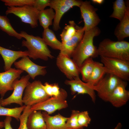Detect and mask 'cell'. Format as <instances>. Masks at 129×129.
Listing matches in <instances>:
<instances>
[{
    "label": "cell",
    "instance_id": "obj_40",
    "mask_svg": "<svg viewBox=\"0 0 129 129\" xmlns=\"http://www.w3.org/2000/svg\"><path fill=\"white\" fill-rule=\"evenodd\" d=\"M4 122H0V129H2L4 127Z\"/></svg>",
    "mask_w": 129,
    "mask_h": 129
},
{
    "label": "cell",
    "instance_id": "obj_20",
    "mask_svg": "<svg viewBox=\"0 0 129 129\" xmlns=\"http://www.w3.org/2000/svg\"><path fill=\"white\" fill-rule=\"evenodd\" d=\"M114 34L118 41L123 40L129 36V7L128 5L123 18L116 26Z\"/></svg>",
    "mask_w": 129,
    "mask_h": 129
},
{
    "label": "cell",
    "instance_id": "obj_3",
    "mask_svg": "<svg viewBox=\"0 0 129 129\" xmlns=\"http://www.w3.org/2000/svg\"><path fill=\"white\" fill-rule=\"evenodd\" d=\"M20 34L26 40H22V45L27 48L29 57L35 60L40 59L45 61L54 57L42 38L29 35L24 31L21 32Z\"/></svg>",
    "mask_w": 129,
    "mask_h": 129
},
{
    "label": "cell",
    "instance_id": "obj_30",
    "mask_svg": "<svg viewBox=\"0 0 129 129\" xmlns=\"http://www.w3.org/2000/svg\"><path fill=\"white\" fill-rule=\"evenodd\" d=\"M80 111L72 110L70 116L68 118L66 122V125L68 129H83L80 127L78 122V116Z\"/></svg>",
    "mask_w": 129,
    "mask_h": 129
},
{
    "label": "cell",
    "instance_id": "obj_8",
    "mask_svg": "<svg viewBox=\"0 0 129 129\" xmlns=\"http://www.w3.org/2000/svg\"><path fill=\"white\" fill-rule=\"evenodd\" d=\"M39 12L32 6L26 5L21 7H9L5 12L6 15L12 14L19 17L22 22L28 24L32 28L38 26Z\"/></svg>",
    "mask_w": 129,
    "mask_h": 129
},
{
    "label": "cell",
    "instance_id": "obj_34",
    "mask_svg": "<svg viewBox=\"0 0 129 129\" xmlns=\"http://www.w3.org/2000/svg\"><path fill=\"white\" fill-rule=\"evenodd\" d=\"M50 0H34L32 6L39 12L45 9L47 6H49Z\"/></svg>",
    "mask_w": 129,
    "mask_h": 129
},
{
    "label": "cell",
    "instance_id": "obj_6",
    "mask_svg": "<svg viewBox=\"0 0 129 129\" xmlns=\"http://www.w3.org/2000/svg\"><path fill=\"white\" fill-rule=\"evenodd\" d=\"M107 74L113 75L122 80H129V61L100 57Z\"/></svg>",
    "mask_w": 129,
    "mask_h": 129
},
{
    "label": "cell",
    "instance_id": "obj_37",
    "mask_svg": "<svg viewBox=\"0 0 129 129\" xmlns=\"http://www.w3.org/2000/svg\"><path fill=\"white\" fill-rule=\"evenodd\" d=\"M11 117L6 116L4 121L5 129H13L11 124Z\"/></svg>",
    "mask_w": 129,
    "mask_h": 129
},
{
    "label": "cell",
    "instance_id": "obj_29",
    "mask_svg": "<svg viewBox=\"0 0 129 129\" xmlns=\"http://www.w3.org/2000/svg\"><path fill=\"white\" fill-rule=\"evenodd\" d=\"M26 106L24 105L19 107L9 108H5L0 105V116L12 117L19 121L21 113Z\"/></svg>",
    "mask_w": 129,
    "mask_h": 129
},
{
    "label": "cell",
    "instance_id": "obj_23",
    "mask_svg": "<svg viewBox=\"0 0 129 129\" xmlns=\"http://www.w3.org/2000/svg\"><path fill=\"white\" fill-rule=\"evenodd\" d=\"M43 40L47 45L53 49L61 50L62 43L56 38L54 32L49 28L44 30L42 33Z\"/></svg>",
    "mask_w": 129,
    "mask_h": 129
},
{
    "label": "cell",
    "instance_id": "obj_12",
    "mask_svg": "<svg viewBox=\"0 0 129 129\" xmlns=\"http://www.w3.org/2000/svg\"><path fill=\"white\" fill-rule=\"evenodd\" d=\"M56 64L59 69L69 80L79 77V68L70 57L59 53L57 58Z\"/></svg>",
    "mask_w": 129,
    "mask_h": 129
},
{
    "label": "cell",
    "instance_id": "obj_33",
    "mask_svg": "<svg viewBox=\"0 0 129 129\" xmlns=\"http://www.w3.org/2000/svg\"><path fill=\"white\" fill-rule=\"evenodd\" d=\"M77 119L79 125L83 128L88 127L91 121L87 111L80 112L78 115Z\"/></svg>",
    "mask_w": 129,
    "mask_h": 129
},
{
    "label": "cell",
    "instance_id": "obj_14",
    "mask_svg": "<svg viewBox=\"0 0 129 129\" xmlns=\"http://www.w3.org/2000/svg\"><path fill=\"white\" fill-rule=\"evenodd\" d=\"M23 72L21 70L11 68L4 72H0V95L1 98L7 91L13 90V82L19 78Z\"/></svg>",
    "mask_w": 129,
    "mask_h": 129
},
{
    "label": "cell",
    "instance_id": "obj_21",
    "mask_svg": "<svg viewBox=\"0 0 129 129\" xmlns=\"http://www.w3.org/2000/svg\"><path fill=\"white\" fill-rule=\"evenodd\" d=\"M27 125L28 129H47L40 110L32 111L29 115Z\"/></svg>",
    "mask_w": 129,
    "mask_h": 129
},
{
    "label": "cell",
    "instance_id": "obj_25",
    "mask_svg": "<svg viewBox=\"0 0 129 129\" xmlns=\"http://www.w3.org/2000/svg\"><path fill=\"white\" fill-rule=\"evenodd\" d=\"M123 0H116L113 3V11L110 17L117 19L121 21L125 15L128 6Z\"/></svg>",
    "mask_w": 129,
    "mask_h": 129
},
{
    "label": "cell",
    "instance_id": "obj_38",
    "mask_svg": "<svg viewBox=\"0 0 129 129\" xmlns=\"http://www.w3.org/2000/svg\"><path fill=\"white\" fill-rule=\"evenodd\" d=\"M91 1L94 4L101 5L103 3L104 0H92Z\"/></svg>",
    "mask_w": 129,
    "mask_h": 129
},
{
    "label": "cell",
    "instance_id": "obj_9",
    "mask_svg": "<svg viewBox=\"0 0 129 129\" xmlns=\"http://www.w3.org/2000/svg\"><path fill=\"white\" fill-rule=\"evenodd\" d=\"M30 77L29 75L22 76L19 80L17 79L13 82L12 87L13 91L11 94L7 98H0V105L5 106L15 103L21 106H23L22 96L24 90L30 82Z\"/></svg>",
    "mask_w": 129,
    "mask_h": 129
},
{
    "label": "cell",
    "instance_id": "obj_28",
    "mask_svg": "<svg viewBox=\"0 0 129 129\" xmlns=\"http://www.w3.org/2000/svg\"><path fill=\"white\" fill-rule=\"evenodd\" d=\"M0 29L9 35L21 39L22 37L13 28L9 19L6 16H0Z\"/></svg>",
    "mask_w": 129,
    "mask_h": 129
},
{
    "label": "cell",
    "instance_id": "obj_19",
    "mask_svg": "<svg viewBox=\"0 0 129 129\" xmlns=\"http://www.w3.org/2000/svg\"><path fill=\"white\" fill-rule=\"evenodd\" d=\"M46 125L47 129H68L66 125L68 118L64 117L59 113L51 116L46 112L42 113Z\"/></svg>",
    "mask_w": 129,
    "mask_h": 129
},
{
    "label": "cell",
    "instance_id": "obj_2",
    "mask_svg": "<svg viewBox=\"0 0 129 129\" xmlns=\"http://www.w3.org/2000/svg\"><path fill=\"white\" fill-rule=\"evenodd\" d=\"M100 57L129 61V42L125 41H114L103 39L97 48Z\"/></svg>",
    "mask_w": 129,
    "mask_h": 129
},
{
    "label": "cell",
    "instance_id": "obj_5",
    "mask_svg": "<svg viewBox=\"0 0 129 129\" xmlns=\"http://www.w3.org/2000/svg\"><path fill=\"white\" fill-rule=\"evenodd\" d=\"M42 82L39 80L29 83L25 89L22 98L24 105L32 106L50 97L45 91Z\"/></svg>",
    "mask_w": 129,
    "mask_h": 129
},
{
    "label": "cell",
    "instance_id": "obj_31",
    "mask_svg": "<svg viewBox=\"0 0 129 129\" xmlns=\"http://www.w3.org/2000/svg\"><path fill=\"white\" fill-rule=\"evenodd\" d=\"M9 7H21L26 5L32 6L34 0H1Z\"/></svg>",
    "mask_w": 129,
    "mask_h": 129
},
{
    "label": "cell",
    "instance_id": "obj_10",
    "mask_svg": "<svg viewBox=\"0 0 129 129\" xmlns=\"http://www.w3.org/2000/svg\"><path fill=\"white\" fill-rule=\"evenodd\" d=\"M82 1L77 0H51L49 6L55 12L53 29L57 31L60 28L59 23L63 15L74 6L79 7Z\"/></svg>",
    "mask_w": 129,
    "mask_h": 129
},
{
    "label": "cell",
    "instance_id": "obj_24",
    "mask_svg": "<svg viewBox=\"0 0 129 129\" xmlns=\"http://www.w3.org/2000/svg\"><path fill=\"white\" fill-rule=\"evenodd\" d=\"M55 16L54 10L50 7L39 12L38 20L44 30L49 28V27L53 24L52 20Z\"/></svg>",
    "mask_w": 129,
    "mask_h": 129
},
{
    "label": "cell",
    "instance_id": "obj_17",
    "mask_svg": "<svg viewBox=\"0 0 129 129\" xmlns=\"http://www.w3.org/2000/svg\"><path fill=\"white\" fill-rule=\"evenodd\" d=\"M0 54L4 63V69L5 71L11 68L12 64L18 59L24 56H29L27 50L15 51L10 50L0 46Z\"/></svg>",
    "mask_w": 129,
    "mask_h": 129
},
{
    "label": "cell",
    "instance_id": "obj_35",
    "mask_svg": "<svg viewBox=\"0 0 129 129\" xmlns=\"http://www.w3.org/2000/svg\"><path fill=\"white\" fill-rule=\"evenodd\" d=\"M43 87L46 93L50 97H52V84L46 82L43 85Z\"/></svg>",
    "mask_w": 129,
    "mask_h": 129
},
{
    "label": "cell",
    "instance_id": "obj_15",
    "mask_svg": "<svg viewBox=\"0 0 129 129\" xmlns=\"http://www.w3.org/2000/svg\"><path fill=\"white\" fill-rule=\"evenodd\" d=\"M127 81L122 80L110 95L108 102L116 108L125 105L129 99V91L126 87Z\"/></svg>",
    "mask_w": 129,
    "mask_h": 129
},
{
    "label": "cell",
    "instance_id": "obj_22",
    "mask_svg": "<svg viewBox=\"0 0 129 129\" xmlns=\"http://www.w3.org/2000/svg\"><path fill=\"white\" fill-rule=\"evenodd\" d=\"M107 74L103 64L95 61L94 66L90 76L86 82L90 85H96Z\"/></svg>",
    "mask_w": 129,
    "mask_h": 129
},
{
    "label": "cell",
    "instance_id": "obj_32",
    "mask_svg": "<svg viewBox=\"0 0 129 129\" xmlns=\"http://www.w3.org/2000/svg\"><path fill=\"white\" fill-rule=\"evenodd\" d=\"M31 106H26L23 111L19 118L20 124L19 127L17 129H28L27 125V122L28 116L32 111L31 109Z\"/></svg>",
    "mask_w": 129,
    "mask_h": 129
},
{
    "label": "cell",
    "instance_id": "obj_7",
    "mask_svg": "<svg viewBox=\"0 0 129 129\" xmlns=\"http://www.w3.org/2000/svg\"><path fill=\"white\" fill-rule=\"evenodd\" d=\"M107 74L96 85L90 86L99 98L108 102L110 95L122 80L113 75Z\"/></svg>",
    "mask_w": 129,
    "mask_h": 129
},
{
    "label": "cell",
    "instance_id": "obj_36",
    "mask_svg": "<svg viewBox=\"0 0 129 129\" xmlns=\"http://www.w3.org/2000/svg\"><path fill=\"white\" fill-rule=\"evenodd\" d=\"M60 93V89L58 84L54 83L52 84V97L58 96Z\"/></svg>",
    "mask_w": 129,
    "mask_h": 129
},
{
    "label": "cell",
    "instance_id": "obj_39",
    "mask_svg": "<svg viewBox=\"0 0 129 129\" xmlns=\"http://www.w3.org/2000/svg\"><path fill=\"white\" fill-rule=\"evenodd\" d=\"M122 125L120 123H118L113 129H121L122 127Z\"/></svg>",
    "mask_w": 129,
    "mask_h": 129
},
{
    "label": "cell",
    "instance_id": "obj_26",
    "mask_svg": "<svg viewBox=\"0 0 129 129\" xmlns=\"http://www.w3.org/2000/svg\"><path fill=\"white\" fill-rule=\"evenodd\" d=\"M94 62L93 58H88L83 62L79 68L83 81L86 82L88 80L93 70Z\"/></svg>",
    "mask_w": 129,
    "mask_h": 129
},
{
    "label": "cell",
    "instance_id": "obj_27",
    "mask_svg": "<svg viewBox=\"0 0 129 129\" xmlns=\"http://www.w3.org/2000/svg\"><path fill=\"white\" fill-rule=\"evenodd\" d=\"M79 26L73 20L69 22L60 35L62 43H64L71 39L76 34Z\"/></svg>",
    "mask_w": 129,
    "mask_h": 129
},
{
    "label": "cell",
    "instance_id": "obj_18",
    "mask_svg": "<svg viewBox=\"0 0 129 129\" xmlns=\"http://www.w3.org/2000/svg\"><path fill=\"white\" fill-rule=\"evenodd\" d=\"M84 30L83 27H79L75 35L70 40L62 43L60 53L70 57L82 39Z\"/></svg>",
    "mask_w": 129,
    "mask_h": 129
},
{
    "label": "cell",
    "instance_id": "obj_1",
    "mask_svg": "<svg viewBox=\"0 0 129 129\" xmlns=\"http://www.w3.org/2000/svg\"><path fill=\"white\" fill-rule=\"evenodd\" d=\"M101 31L97 26L85 32L83 38L72 53V59L79 68L87 58L97 57V48L93 43L94 37L99 35Z\"/></svg>",
    "mask_w": 129,
    "mask_h": 129
},
{
    "label": "cell",
    "instance_id": "obj_11",
    "mask_svg": "<svg viewBox=\"0 0 129 129\" xmlns=\"http://www.w3.org/2000/svg\"><path fill=\"white\" fill-rule=\"evenodd\" d=\"M84 22V31H89L97 26L101 20L96 13L97 9L91 4L90 1H82L79 7Z\"/></svg>",
    "mask_w": 129,
    "mask_h": 129
},
{
    "label": "cell",
    "instance_id": "obj_4",
    "mask_svg": "<svg viewBox=\"0 0 129 129\" xmlns=\"http://www.w3.org/2000/svg\"><path fill=\"white\" fill-rule=\"evenodd\" d=\"M66 91L62 88L60 89L59 94L56 97H52L46 100L35 104L31 107L32 111L43 110L49 115L55 111L67 108L68 106L66 99Z\"/></svg>",
    "mask_w": 129,
    "mask_h": 129
},
{
    "label": "cell",
    "instance_id": "obj_16",
    "mask_svg": "<svg viewBox=\"0 0 129 129\" xmlns=\"http://www.w3.org/2000/svg\"><path fill=\"white\" fill-rule=\"evenodd\" d=\"M65 84L70 86L71 94L74 95L87 94L91 97L93 102L95 103L96 100L95 91L87 83L84 82L79 77L71 80H67L64 82Z\"/></svg>",
    "mask_w": 129,
    "mask_h": 129
},
{
    "label": "cell",
    "instance_id": "obj_13",
    "mask_svg": "<svg viewBox=\"0 0 129 129\" xmlns=\"http://www.w3.org/2000/svg\"><path fill=\"white\" fill-rule=\"evenodd\" d=\"M27 56H24L20 60L14 63L15 67L25 71L32 79H34L37 76L45 75L47 73L46 67L37 65L32 61Z\"/></svg>",
    "mask_w": 129,
    "mask_h": 129
}]
</instances>
